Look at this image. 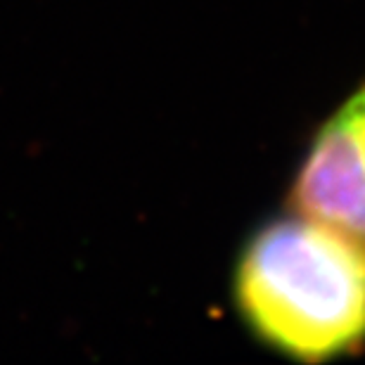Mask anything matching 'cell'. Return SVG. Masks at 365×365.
<instances>
[{
    "instance_id": "obj_1",
    "label": "cell",
    "mask_w": 365,
    "mask_h": 365,
    "mask_svg": "<svg viewBox=\"0 0 365 365\" xmlns=\"http://www.w3.org/2000/svg\"><path fill=\"white\" fill-rule=\"evenodd\" d=\"M230 299L266 351L325 365L365 351V242L299 211L266 218L232 261Z\"/></svg>"
},
{
    "instance_id": "obj_2",
    "label": "cell",
    "mask_w": 365,
    "mask_h": 365,
    "mask_svg": "<svg viewBox=\"0 0 365 365\" xmlns=\"http://www.w3.org/2000/svg\"><path fill=\"white\" fill-rule=\"evenodd\" d=\"M284 207L365 242V83L313 130Z\"/></svg>"
}]
</instances>
